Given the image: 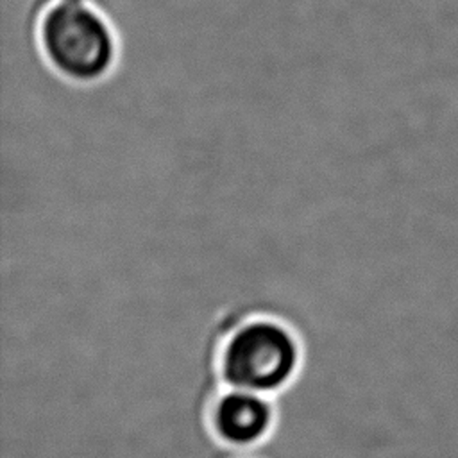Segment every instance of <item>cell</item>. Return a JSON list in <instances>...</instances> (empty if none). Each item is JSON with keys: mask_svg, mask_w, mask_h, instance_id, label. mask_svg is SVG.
<instances>
[{"mask_svg": "<svg viewBox=\"0 0 458 458\" xmlns=\"http://www.w3.org/2000/svg\"><path fill=\"white\" fill-rule=\"evenodd\" d=\"M301 363L293 331L279 320L258 317L238 326L220 352L224 388H245L272 395L286 386Z\"/></svg>", "mask_w": 458, "mask_h": 458, "instance_id": "cell-2", "label": "cell"}, {"mask_svg": "<svg viewBox=\"0 0 458 458\" xmlns=\"http://www.w3.org/2000/svg\"><path fill=\"white\" fill-rule=\"evenodd\" d=\"M25 27L43 68L73 88L109 81L122 38L104 0H30Z\"/></svg>", "mask_w": 458, "mask_h": 458, "instance_id": "cell-1", "label": "cell"}, {"mask_svg": "<svg viewBox=\"0 0 458 458\" xmlns=\"http://www.w3.org/2000/svg\"><path fill=\"white\" fill-rule=\"evenodd\" d=\"M209 422L220 442L233 447L254 445L272 429V397L245 388H224L211 404Z\"/></svg>", "mask_w": 458, "mask_h": 458, "instance_id": "cell-3", "label": "cell"}]
</instances>
